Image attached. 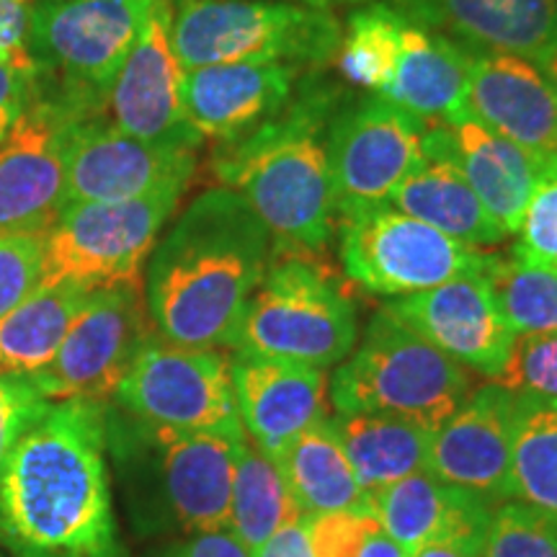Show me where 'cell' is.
<instances>
[{"instance_id": "obj_1", "label": "cell", "mask_w": 557, "mask_h": 557, "mask_svg": "<svg viewBox=\"0 0 557 557\" xmlns=\"http://www.w3.org/2000/svg\"><path fill=\"white\" fill-rule=\"evenodd\" d=\"M107 406L50 400L0 468V547L13 557H120Z\"/></svg>"}, {"instance_id": "obj_2", "label": "cell", "mask_w": 557, "mask_h": 557, "mask_svg": "<svg viewBox=\"0 0 557 557\" xmlns=\"http://www.w3.org/2000/svg\"><path fill=\"white\" fill-rule=\"evenodd\" d=\"M274 240L240 194L201 191L160 235L143 289L152 331L186 348H233Z\"/></svg>"}, {"instance_id": "obj_3", "label": "cell", "mask_w": 557, "mask_h": 557, "mask_svg": "<svg viewBox=\"0 0 557 557\" xmlns=\"http://www.w3.org/2000/svg\"><path fill=\"white\" fill-rule=\"evenodd\" d=\"M344 96L310 73L278 114L214 152L220 184L248 201L274 248L315 256L333 240L329 127Z\"/></svg>"}, {"instance_id": "obj_4", "label": "cell", "mask_w": 557, "mask_h": 557, "mask_svg": "<svg viewBox=\"0 0 557 557\" xmlns=\"http://www.w3.org/2000/svg\"><path fill=\"white\" fill-rule=\"evenodd\" d=\"M472 389V372L380 308L333 372L329 400L336 413L398 416L436 431Z\"/></svg>"}, {"instance_id": "obj_5", "label": "cell", "mask_w": 557, "mask_h": 557, "mask_svg": "<svg viewBox=\"0 0 557 557\" xmlns=\"http://www.w3.org/2000/svg\"><path fill=\"white\" fill-rule=\"evenodd\" d=\"M344 26L333 11L282 0H173L171 45L184 70L284 62L320 73Z\"/></svg>"}, {"instance_id": "obj_6", "label": "cell", "mask_w": 557, "mask_h": 557, "mask_svg": "<svg viewBox=\"0 0 557 557\" xmlns=\"http://www.w3.org/2000/svg\"><path fill=\"white\" fill-rule=\"evenodd\" d=\"M357 341V308L336 278L308 253L274 248L230 351L329 369Z\"/></svg>"}, {"instance_id": "obj_7", "label": "cell", "mask_w": 557, "mask_h": 557, "mask_svg": "<svg viewBox=\"0 0 557 557\" xmlns=\"http://www.w3.org/2000/svg\"><path fill=\"white\" fill-rule=\"evenodd\" d=\"M152 5L156 0H39L32 11L29 58L41 94L78 120L103 116Z\"/></svg>"}, {"instance_id": "obj_8", "label": "cell", "mask_w": 557, "mask_h": 557, "mask_svg": "<svg viewBox=\"0 0 557 557\" xmlns=\"http://www.w3.org/2000/svg\"><path fill=\"white\" fill-rule=\"evenodd\" d=\"M181 197L184 191H160L143 199L65 207L45 233L39 287L67 282L94 292L139 284Z\"/></svg>"}, {"instance_id": "obj_9", "label": "cell", "mask_w": 557, "mask_h": 557, "mask_svg": "<svg viewBox=\"0 0 557 557\" xmlns=\"http://www.w3.org/2000/svg\"><path fill=\"white\" fill-rule=\"evenodd\" d=\"M338 256L346 276L369 295L400 299L451 278L480 274L491 253L462 246L395 207L341 218Z\"/></svg>"}, {"instance_id": "obj_10", "label": "cell", "mask_w": 557, "mask_h": 557, "mask_svg": "<svg viewBox=\"0 0 557 557\" xmlns=\"http://www.w3.org/2000/svg\"><path fill=\"white\" fill-rule=\"evenodd\" d=\"M111 398L150 426L243 431L227 354L171 344L156 331L139 346Z\"/></svg>"}, {"instance_id": "obj_11", "label": "cell", "mask_w": 557, "mask_h": 557, "mask_svg": "<svg viewBox=\"0 0 557 557\" xmlns=\"http://www.w3.org/2000/svg\"><path fill=\"white\" fill-rule=\"evenodd\" d=\"M426 124L382 96H344L329 127V165L336 218L389 205L395 189L423 163Z\"/></svg>"}, {"instance_id": "obj_12", "label": "cell", "mask_w": 557, "mask_h": 557, "mask_svg": "<svg viewBox=\"0 0 557 557\" xmlns=\"http://www.w3.org/2000/svg\"><path fill=\"white\" fill-rule=\"evenodd\" d=\"M150 325L143 282L94 289L54 359L29 380L47 400L103 403L152 333Z\"/></svg>"}, {"instance_id": "obj_13", "label": "cell", "mask_w": 557, "mask_h": 557, "mask_svg": "<svg viewBox=\"0 0 557 557\" xmlns=\"http://www.w3.org/2000/svg\"><path fill=\"white\" fill-rule=\"evenodd\" d=\"M127 431L135 447L148 455L163 517L171 524L186 534L227 529L246 431H178L150 426L137 418Z\"/></svg>"}, {"instance_id": "obj_14", "label": "cell", "mask_w": 557, "mask_h": 557, "mask_svg": "<svg viewBox=\"0 0 557 557\" xmlns=\"http://www.w3.org/2000/svg\"><path fill=\"white\" fill-rule=\"evenodd\" d=\"M194 171V148L143 143L103 116L83 120L73 124L67 139L65 207L186 191Z\"/></svg>"}, {"instance_id": "obj_15", "label": "cell", "mask_w": 557, "mask_h": 557, "mask_svg": "<svg viewBox=\"0 0 557 557\" xmlns=\"http://www.w3.org/2000/svg\"><path fill=\"white\" fill-rule=\"evenodd\" d=\"M78 120L50 99L34 96L0 143V230L47 233L65 209L67 139Z\"/></svg>"}, {"instance_id": "obj_16", "label": "cell", "mask_w": 557, "mask_h": 557, "mask_svg": "<svg viewBox=\"0 0 557 557\" xmlns=\"http://www.w3.org/2000/svg\"><path fill=\"white\" fill-rule=\"evenodd\" d=\"M173 0H156L143 32L109 90L107 114L116 129L152 145L199 150L201 137L186 120L184 67L171 45Z\"/></svg>"}, {"instance_id": "obj_17", "label": "cell", "mask_w": 557, "mask_h": 557, "mask_svg": "<svg viewBox=\"0 0 557 557\" xmlns=\"http://www.w3.org/2000/svg\"><path fill=\"white\" fill-rule=\"evenodd\" d=\"M521 398L487 382L431 436L426 472L444 483L475 493L491 506L511 500L513 438Z\"/></svg>"}, {"instance_id": "obj_18", "label": "cell", "mask_w": 557, "mask_h": 557, "mask_svg": "<svg viewBox=\"0 0 557 557\" xmlns=\"http://www.w3.org/2000/svg\"><path fill=\"white\" fill-rule=\"evenodd\" d=\"M423 158L462 173L487 214L511 238L521 225L534 186L555 156L511 143L465 111H457L449 120L426 124Z\"/></svg>"}, {"instance_id": "obj_19", "label": "cell", "mask_w": 557, "mask_h": 557, "mask_svg": "<svg viewBox=\"0 0 557 557\" xmlns=\"http://www.w3.org/2000/svg\"><path fill=\"white\" fill-rule=\"evenodd\" d=\"M385 308L423 341L487 382L498 377L517 338L493 297L485 271L451 278L421 295L389 299Z\"/></svg>"}, {"instance_id": "obj_20", "label": "cell", "mask_w": 557, "mask_h": 557, "mask_svg": "<svg viewBox=\"0 0 557 557\" xmlns=\"http://www.w3.org/2000/svg\"><path fill=\"white\" fill-rule=\"evenodd\" d=\"M416 24L468 52L557 62V0H387Z\"/></svg>"}, {"instance_id": "obj_21", "label": "cell", "mask_w": 557, "mask_h": 557, "mask_svg": "<svg viewBox=\"0 0 557 557\" xmlns=\"http://www.w3.org/2000/svg\"><path fill=\"white\" fill-rule=\"evenodd\" d=\"M235 408L246 436L278 459L295 438L329 418V374L295 361L230 357Z\"/></svg>"}, {"instance_id": "obj_22", "label": "cell", "mask_w": 557, "mask_h": 557, "mask_svg": "<svg viewBox=\"0 0 557 557\" xmlns=\"http://www.w3.org/2000/svg\"><path fill=\"white\" fill-rule=\"evenodd\" d=\"M462 111L511 143L557 156V81L537 62L468 52Z\"/></svg>"}, {"instance_id": "obj_23", "label": "cell", "mask_w": 557, "mask_h": 557, "mask_svg": "<svg viewBox=\"0 0 557 557\" xmlns=\"http://www.w3.org/2000/svg\"><path fill=\"white\" fill-rule=\"evenodd\" d=\"M302 70L284 62H235L184 70L186 120L201 139H240L287 107Z\"/></svg>"}, {"instance_id": "obj_24", "label": "cell", "mask_w": 557, "mask_h": 557, "mask_svg": "<svg viewBox=\"0 0 557 557\" xmlns=\"http://www.w3.org/2000/svg\"><path fill=\"white\" fill-rule=\"evenodd\" d=\"M382 529L410 555L434 545L480 549L493 506L475 493L444 483L431 472H416L369 496Z\"/></svg>"}, {"instance_id": "obj_25", "label": "cell", "mask_w": 557, "mask_h": 557, "mask_svg": "<svg viewBox=\"0 0 557 557\" xmlns=\"http://www.w3.org/2000/svg\"><path fill=\"white\" fill-rule=\"evenodd\" d=\"M465 86L468 52L406 16L398 67L382 99L413 114L423 124H434L462 111Z\"/></svg>"}, {"instance_id": "obj_26", "label": "cell", "mask_w": 557, "mask_h": 557, "mask_svg": "<svg viewBox=\"0 0 557 557\" xmlns=\"http://www.w3.org/2000/svg\"><path fill=\"white\" fill-rule=\"evenodd\" d=\"M331 426L367 496L426 470L434 431L421 423L385 413H336Z\"/></svg>"}, {"instance_id": "obj_27", "label": "cell", "mask_w": 557, "mask_h": 557, "mask_svg": "<svg viewBox=\"0 0 557 557\" xmlns=\"http://www.w3.org/2000/svg\"><path fill=\"white\" fill-rule=\"evenodd\" d=\"M389 207L426 222L447 238L470 248H493L508 235L487 214L462 173L438 160H423L389 197Z\"/></svg>"}, {"instance_id": "obj_28", "label": "cell", "mask_w": 557, "mask_h": 557, "mask_svg": "<svg viewBox=\"0 0 557 557\" xmlns=\"http://www.w3.org/2000/svg\"><path fill=\"white\" fill-rule=\"evenodd\" d=\"M278 465L302 519L336 511H372L369 496L331 426V416L295 438L278 457Z\"/></svg>"}, {"instance_id": "obj_29", "label": "cell", "mask_w": 557, "mask_h": 557, "mask_svg": "<svg viewBox=\"0 0 557 557\" xmlns=\"http://www.w3.org/2000/svg\"><path fill=\"white\" fill-rule=\"evenodd\" d=\"M88 295L67 282L39 287L0 320V374L34 377L50 364Z\"/></svg>"}, {"instance_id": "obj_30", "label": "cell", "mask_w": 557, "mask_h": 557, "mask_svg": "<svg viewBox=\"0 0 557 557\" xmlns=\"http://www.w3.org/2000/svg\"><path fill=\"white\" fill-rule=\"evenodd\" d=\"M299 519L302 513L292 498L278 459L261 451L248 436L243 438L230 498V532L253 553L271 534Z\"/></svg>"}, {"instance_id": "obj_31", "label": "cell", "mask_w": 557, "mask_h": 557, "mask_svg": "<svg viewBox=\"0 0 557 557\" xmlns=\"http://www.w3.org/2000/svg\"><path fill=\"white\" fill-rule=\"evenodd\" d=\"M406 16L389 3H367L348 16L336 54L338 70L354 86L382 96L403 50Z\"/></svg>"}, {"instance_id": "obj_32", "label": "cell", "mask_w": 557, "mask_h": 557, "mask_svg": "<svg viewBox=\"0 0 557 557\" xmlns=\"http://www.w3.org/2000/svg\"><path fill=\"white\" fill-rule=\"evenodd\" d=\"M511 498L557 517V403L521 398L511 459Z\"/></svg>"}, {"instance_id": "obj_33", "label": "cell", "mask_w": 557, "mask_h": 557, "mask_svg": "<svg viewBox=\"0 0 557 557\" xmlns=\"http://www.w3.org/2000/svg\"><path fill=\"white\" fill-rule=\"evenodd\" d=\"M485 278L491 284L500 312L511 331L542 333L557 331V271L532 267L513 256H496L485 263Z\"/></svg>"}, {"instance_id": "obj_34", "label": "cell", "mask_w": 557, "mask_h": 557, "mask_svg": "<svg viewBox=\"0 0 557 557\" xmlns=\"http://www.w3.org/2000/svg\"><path fill=\"white\" fill-rule=\"evenodd\" d=\"M478 557H557V517L517 498L493 506Z\"/></svg>"}, {"instance_id": "obj_35", "label": "cell", "mask_w": 557, "mask_h": 557, "mask_svg": "<svg viewBox=\"0 0 557 557\" xmlns=\"http://www.w3.org/2000/svg\"><path fill=\"white\" fill-rule=\"evenodd\" d=\"M493 382L521 398L557 403V331L513 338L506 364Z\"/></svg>"}, {"instance_id": "obj_36", "label": "cell", "mask_w": 557, "mask_h": 557, "mask_svg": "<svg viewBox=\"0 0 557 557\" xmlns=\"http://www.w3.org/2000/svg\"><path fill=\"white\" fill-rule=\"evenodd\" d=\"M513 259L557 271V156L534 186L511 246Z\"/></svg>"}, {"instance_id": "obj_37", "label": "cell", "mask_w": 557, "mask_h": 557, "mask_svg": "<svg viewBox=\"0 0 557 557\" xmlns=\"http://www.w3.org/2000/svg\"><path fill=\"white\" fill-rule=\"evenodd\" d=\"M45 233L0 230V320L39 289Z\"/></svg>"}, {"instance_id": "obj_38", "label": "cell", "mask_w": 557, "mask_h": 557, "mask_svg": "<svg viewBox=\"0 0 557 557\" xmlns=\"http://www.w3.org/2000/svg\"><path fill=\"white\" fill-rule=\"evenodd\" d=\"M45 395L34 387L29 377L0 374V468L16 444L26 423L47 406Z\"/></svg>"}, {"instance_id": "obj_39", "label": "cell", "mask_w": 557, "mask_h": 557, "mask_svg": "<svg viewBox=\"0 0 557 557\" xmlns=\"http://www.w3.org/2000/svg\"><path fill=\"white\" fill-rule=\"evenodd\" d=\"M39 94L37 67L0 62V143Z\"/></svg>"}, {"instance_id": "obj_40", "label": "cell", "mask_w": 557, "mask_h": 557, "mask_svg": "<svg viewBox=\"0 0 557 557\" xmlns=\"http://www.w3.org/2000/svg\"><path fill=\"white\" fill-rule=\"evenodd\" d=\"M39 0H0V62L34 65L29 58L32 11Z\"/></svg>"}, {"instance_id": "obj_41", "label": "cell", "mask_w": 557, "mask_h": 557, "mask_svg": "<svg viewBox=\"0 0 557 557\" xmlns=\"http://www.w3.org/2000/svg\"><path fill=\"white\" fill-rule=\"evenodd\" d=\"M160 557H253V553L230 529H212L189 534Z\"/></svg>"}, {"instance_id": "obj_42", "label": "cell", "mask_w": 557, "mask_h": 557, "mask_svg": "<svg viewBox=\"0 0 557 557\" xmlns=\"http://www.w3.org/2000/svg\"><path fill=\"white\" fill-rule=\"evenodd\" d=\"M253 557H315L305 519L292 521V524L271 534L261 547L253 549Z\"/></svg>"}, {"instance_id": "obj_43", "label": "cell", "mask_w": 557, "mask_h": 557, "mask_svg": "<svg viewBox=\"0 0 557 557\" xmlns=\"http://www.w3.org/2000/svg\"><path fill=\"white\" fill-rule=\"evenodd\" d=\"M357 557H413V555H410L400 542H395L385 529L380 527L377 532L367 540V545L359 549Z\"/></svg>"}, {"instance_id": "obj_44", "label": "cell", "mask_w": 557, "mask_h": 557, "mask_svg": "<svg viewBox=\"0 0 557 557\" xmlns=\"http://www.w3.org/2000/svg\"><path fill=\"white\" fill-rule=\"evenodd\" d=\"M480 549L468 545H434L413 553V557H478Z\"/></svg>"}, {"instance_id": "obj_45", "label": "cell", "mask_w": 557, "mask_h": 557, "mask_svg": "<svg viewBox=\"0 0 557 557\" xmlns=\"http://www.w3.org/2000/svg\"><path fill=\"white\" fill-rule=\"evenodd\" d=\"M282 3H299V5H310V9H323V11H333V9H336V5L369 3V0H282Z\"/></svg>"}, {"instance_id": "obj_46", "label": "cell", "mask_w": 557, "mask_h": 557, "mask_svg": "<svg viewBox=\"0 0 557 557\" xmlns=\"http://www.w3.org/2000/svg\"><path fill=\"white\" fill-rule=\"evenodd\" d=\"M549 75H553V78L557 81V67H553V70H549Z\"/></svg>"}, {"instance_id": "obj_47", "label": "cell", "mask_w": 557, "mask_h": 557, "mask_svg": "<svg viewBox=\"0 0 557 557\" xmlns=\"http://www.w3.org/2000/svg\"><path fill=\"white\" fill-rule=\"evenodd\" d=\"M553 67H557V62H555V65ZM553 67H549V70H553Z\"/></svg>"}]
</instances>
